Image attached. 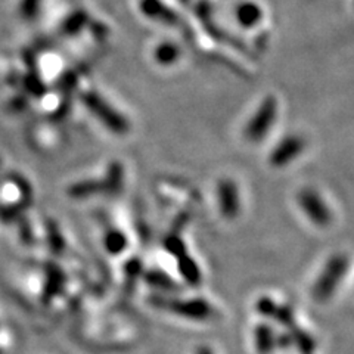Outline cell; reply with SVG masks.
Masks as SVG:
<instances>
[{"label":"cell","instance_id":"1","mask_svg":"<svg viewBox=\"0 0 354 354\" xmlns=\"http://www.w3.org/2000/svg\"><path fill=\"white\" fill-rule=\"evenodd\" d=\"M83 99L87 108L91 109L93 114H96L99 120L104 121L109 129H113V131H117V133L126 131L127 123L124 121V118L120 114H117L108 104H105L104 99L99 97L96 93H86Z\"/></svg>","mask_w":354,"mask_h":354},{"label":"cell","instance_id":"2","mask_svg":"<svg viewBox=\"0 0 354 354\" xmlns=\"http://www.w3.org/2000/svg\"><path fill=\"white\" fill-rule=\"evenodd\" d=\"M346 269V261L342 257H337L332 260L322 274L320 281H317L316 288H315V297L317 300H325V298L329 297V294L335 290V286L338 285L337 282L344 273Z\"/></svg>","mask_w":354,"mask_h":354},{"label":"cell","instance_id":"3","mask_svg":"<svg viewBox=\"0 0 354 354\" xmlns=\"http://www.w3.org/2000/svg\"><path fill=\"white\" fill-rule=\"evenodd\" d=\"M274 115H276V102L274 99H268L261 108L257 111V114L254 115L252 121L250 123V126L247 127V136L251 140H259L261 138L266 136L269 127L273 124L274 121Z\"/></svg>","mask_w":354,"mask_h":354},{"label":"cell","instance_id":"4","mask_svg":"<svg viewBox=\"0 0 354 354\" xmlns=\"http://www.w3.org/2000/svg\"><path fill=\"white\" fill-rule=\"evenodd\" d=\"M300 204L306 214L312 218L315 223L328 225L329 223V212L325 205L324 199L313 191H304L300 194Z\"/></svg>","mask_w":354,"mask_h":354},{"label":"cell","instance_id":"5","mask_svg":"<svg viewBox=\"0 0 354 354\" xmlns=\"http://www.w3.org/2000/svg\"><path fill=\"white\" fill-rule=\"evenodd\" d=\"M304 143L300 138H288L276 148L273 155V164H283L295 158L301 152Z\"/></svg>","mask_w":354,"mask_h":354},{"label":"cell","instance_id":"6","mask_svg":"<svg viewBox=\"0 0 354 354\" xmlns=\"http://www.w3.org/2000/svg\"><path fill=\"white\" fill-rule=\"evenodd\" d=\"M218 194L221 212L226 216H235V212H238V192L235 189V186L230 182L221 183Z\"/></svg>","mask_w":354,"mask_h":354},{"label":"cell","instance_id":"7","mask_svg":"<svg viewBox=\"0 0 354 354\" xmlns=\"http://www.w3.org/2000/svg\"><path fill=\"white\" fill-rule=\"evenodd\" d=\"M140 8L143 10V14H147L151 18L155 19H161V21H173L174 15L171 14V10L164 6L160 0H142Z\"/></svg>","mask_w":354,"mask_h":354},{"label":"cell","instance_id":"8","mask_svg":"<svg viewBox=\"0 0 354 354\" xmlns=\"http://www.w3.org/2000/svg\"><path fill=\"white\" fill-rule=\"evenodd\" d=\"M236 17L243 27H252L261 19V9L256 3H243L238 8Z\"/></svg>","mask_w":354,"mask_h":354},{"label":"cell","instance_id":"9","mask_svg":"<svg viewBox=\"0 0 354 354\" xmlns=\"http://www.w3.org/2000/svg\"><path fill=\"white\" fill-rule=\"evenodd\" d=\"M155 57H157V61L161 64H173L179 58V48L173 43H162L158 46L157 52H155Z\"/></svg>","mask_w":354,"mask_h":354},{"label":"cell","instance_id":"10","mask_svg":"<svg viewBox=\"0 0 354 354\" xmlns=\"http://www.w3.org/2000/svg\"><path fill=\"white\" fill-rule=\"evenodd\" d=\"M86 21H87V15L83 12V10H79V12L73 14L68 19L65 21L64 31L66 35H75V32H79L80 28L86 24Z\"/></svg>","mask_w":354,"mask_h":354},{"label":"cell","instance_id":"11","mask_svg":"<svg viewBox=\"0 0 354 354\" xmlns=\"http://www.w3.org/2000/svg\"><path fill=\"white\" fill-rule=\"evenodd\" d=\"M41 0H22L21 3V15L30 19L37 14L39 6H40Z\"/></svg>","mask_w":354,"mask_h":354}]
</instances>
